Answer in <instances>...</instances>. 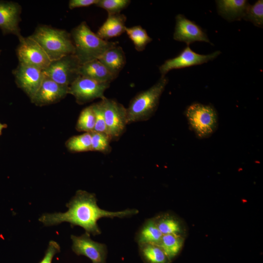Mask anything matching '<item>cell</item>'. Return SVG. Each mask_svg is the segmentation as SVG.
Here are the masks:
<instances>
[{
	"label": "cell",
	"instance_id": "6da1fadb",
	"mask_svg": "<svg viewBox=\"0 0 263 263\" xmlns=\"http://www.w3.org/2000/svg\"><path fill=\"white\" fill-rule=\"evenodd\" d=\"M66 207L68 209L64 213H44L38 220L45 226L68 222L72 226L82 227L86 233L94 236L101 233L97 225L99 219L104 217L122 218L138 212L135 209H127L116 212L102 209L97 205L94 194L82 190H78L76 192L75 195L66 204Z\"/></svg>",
	"mask_w": 263,
	"mask_h": 263
},
{
	"label": "cell",
	"instance_id": "7a4b0ae2",
	"mask_svg": "<svg viewBox=\"0 0 263 263\" xmlns=\"http://www.w3.org/2000/svg\"><path fill=\"white\" fill-rule=\"evenodd\" d=\"M70 34L75 48L74 55L80 65L98 59L107 50L118 43L101 38L85 21L73 28Z\"/></svg>",
	"mask_w": 263,
	"mask_h": 263
},
{
	"label": "cell",
	"instance_id": "3957f363",
	"mask_svg": "<svg viewBox=\"0 0 263 263\" xmlns=\"http://www.w3.org/2000/svg\"><path fill=\"white\" fill-rule=\"evenodd\" d=\"M29 37L41 46L51 61L75 54L71 34L64 30L39 25Z\"/></svg>",
	"mask_w": 263,
	"mask_h": 263
},
{
	"label": "cell",
	"instance_id": "277c9868",
	"mask_svg": "<svg viewBox=\"0 0 263 263\" xmlns=\"http://www.w3.org/2000/svg\"><path fill=\"white\" fill-rule=\"evenodd\" d=\"M168 81L166 75L161 76L151 87L138 93L131 99L126 108L128 124L146 121L152 116Z\"/></svg>",
	"mask_w": 263,
	"mask_h": 263
},
{
	"label": "cell",
	"instance_id": "5b68a950",
	"mask_svg": "<svg viewBox=\"0 0 263 263\" xmlns=\"http://www.w3.org/2000/svg\"><path fill=\"white\" fill-rule=\"evenodd\" d=\"M185 114L191 130L199 138L210 136L217 128V114L211 105L194 103L187 108Z\"/></svg>",
	"mask_w": 263,
	"mask_h": 263
},
{
	"label": "cell",
	"instance_id": "8992f818",
	"mask_svg": "<svg viewBox=\"0 0 263 263\" xmlns=\"http://www.w3.org/2000/svg\"><path fill=\"white\" fill-rule=\"evenodd\" d=\"M80 64L74 54L52 61L44 70L45 76L56 83L69 87L80 76Z\"/></svg>",
	"mask_w": 263,
	"mask_h": 263
},
{
	"label": "cell",
	"instance_id": "52a82bcc",
	"mask_svg": "<svg viewBox=\"0 0 263 263\" xmlns=\"http://www.w3.org/2000/svg\"><path fill=\"white\" fill-rule=\"evenodd\" d=\"M101 101L107 134L111 140H116L123 134L128 124L126 108L112 99L105 97Z\"/></svg>",
	"mask_w": 263,
	"mask_h": 263
},
{
	"label": "cell",
	"instance_id": "ba28073f",
	"mask_svg": "<svg viewBox=\"0 0 263 263\" xmlns=\"http://www.w3.org/2000/svg\"><path fill=\"white\" fill-rule=\"evenodd\" d=\"M110 84L80 75L69 87L68 94L73 95L76 103L82 105L96 98H105L104 93Z\"/></svg>",
	"mask_w": 263,
	"mask_h": 263
},
{
	"label": "cell",
	"instance_id": "9c48e42d",
	"mask_svg": "<svg viewBox=\"0 0 263 263\" xmlns=\"http://www.w3.org/2000/svg\"><path fill=\"white\" fill-rule=\"evenodd\" d=\"M17 54L19 63L42 70L45 69L51 61L41 46L29 37L19 38Z\"/></svg>",
	"mask_w": 263,
	"mask_h": 263
},
{
	"label": "cell",
	"instance_id": "30bf717a",
	"mask_svg": "<svg viewBox=\"0 0 263 263\" xmlns=\"http://www.w3.org/2000/svg\"><path fill=\"white\" fill-rule=\"evenodd\" d=\"M221 52L216 51L210 54L201 55L192 51L187 45L179 55L166 60L159 68L161 76H165L170 70L201 65L212 60Z\"/></svg>",
	"mask_w": 263,
	"mask_h": 263
},
{
	"label": "cell",
	"instance_id": "8fae6325",
	"mask_svg": "<svg viewBox=\"0 0 263 263\" xmlns=\"http://www.w3.org/2000/svg\"><path fill=\"white\" fill-rule=\"evenodd\" d=\"M72 250L77 255H84L93 263H106L107 247L105 244L92 240L89 233L80 236L72 235Z\"/></svg>",
	"mask_w": 263,
	"mask_h": 263
},
{
	"label": "cell",
	"instance_id": "7c38bea8",
	"mask_svg": "<svg viewBox=\"0 0 263 263\" xmlns=\"http://www.w3.org/2000/svg\"><path fill=\"white\" fill-rule=\"evenodd\" d=\"M13 74L17 86L20 88L30 99L39 89L44 77L43 70L20 63L14 70Z\"/></svg>",
	"mask_w": 263,
	"mask_h": 263
},
{
	"label": "cell",
	"instance_id": "4fadbf2b",
	"mask_svg": "<svg viewBox=\"0 0 263 263\" xmlns=\"http://www.w3.org/2000/svg\"><path fill=\"white\" fill-rule=\"evenodd\" d=\"M173 39L185 42L189 45L195 41L210 43L207 35L195 22L187 19L182 14L175 17Z\"/></svg>",
	"mask_w": 263,
	"mask_h": 263
},
{
	"label": "cell",
	"instance_id": "5bb4252c",
	"mask_svg": "<svg viewBox=\"0 0 263 263\" xmlns=\"http://www.w3.org/2000/svg\"><path fill=\"white\" fill-rule=\"evenodd\" d=\"M68 88L56 83L44 75L39 89L30 100L32 103L38 106L54 104L66 96Z\"/></svg>",
	"mask_w": 263,
	"mask_h": 263
},
{
	"label": "cell",
	"instance_id": "9a60e30c",
	"mask_svg": "<svg viewBox=\"0 0 263 263\" xmlns=\"http://www.w3.org/2000/svg\"><path fill=\"white\" fill-rule=\"evenodd\" d=\"M21 6L17 2L0 0V29L3 34H12L22 37L19 23Z\"/></svg>",
	"mask_w": 263,
	"mask_h": 263
},
{
	"label": "cell",
	"instance_id": "2e32d148",
	"mask_svg": "<svg viewBox=\"0 0 263 263\" xmlns=\"http://www.w3.org/2000/svg\"><path fill=\"white\" fill-rule=\"evenodd\" d=\"M216 3L219 14L230 22L243 19L249 4L245 0H219Z\"/></svg>",
	"mask_w": 263,
	"mask_h": 263
},
{
	"label": "cell",
	"instance_id": "e0dca14e",
	"mask_svg": "<svg viewBox=\"0 0 263 263\" xmlns=\"http://www.w3.org/2000/svg\"><path fill=\"white\" fill-rule=\"evenodd\" d=\"M126 19V16L121 13L108 15L107 19L98 30L97 35L106 40L120 36L125 32Z\"/></svg>",
	"mask_w": 263,
	"mask_h": 263
},
{
	"label": "cell",
	"instance_id": "ac0fdd59",
	"mask_svg": "<svg viewBox=\"0 0 263 263\" xmlns=\"http://www.w3.org/2000/svg\"><path fill=\"white\" fill-rule=\"evenodd\" d=\"M79 73L80 76L101 82L111 83L116 78L98 59L81 65Z\"/></svg>",
	"mask_w": 263,
	"mask_h": 263
},
{
	"label": "cell",
	"instance_id": "d6986e66",
	"mask_svg": "<svg viewBox=\"0 0 263 263\" xmlns=\"http://www.w3.org/2000/svg\"><path fill=\"white\" fill-rule=\"evenodd\" d=\"M98 59L116 77L126 63L125 53L118 45L107 50Z\"/></svg>",
	"mask_w": 263,
	"mask_h": 263
},
{
	"label": "cell",
	"instance_id": "ffe728a7",
	"mask_svg": "<svg viewBox=\"0 0 263 263\" xmlns=\"http://www.w3.org/2000/svg\"><path fill=\"white\" fill-rule=\"evenodd\" d=\"M162 236L154 218L150 219L145 222L139 230L136 241L139 245L151 244L159 245Z\"/></svg>",
	"mask_w": 263,
	"mask_h": 263
},
{
	"label": "cell",
	"instance_id": "44dd1931",
	"mask_svg": "<svg viewBox=\"0 0 263 263\" xmlns=\"http://www.w3.org/2000/svg\"><path fill=\"white\" fill-rule=\"evenodd\" d=\"M139 245L140 255L146 263H170L171 261L159 245L151 244Z\"/></svg>",
	"mask_w": 263,
	"mask_h": 263
},
{
	"label": "cell",
	"instance_id": "7402d4cb",
	"mask_svg": "<svg viewBox=\"0 0 263 263\" xmlns=\"http://www.w3.org/2000/svg\"><path fill=\"white\" fill-rule=\"evenodd\" d=\"M183 243L181 235L166 234L163 235L159 246L171 261L180 252Z\"/></svg>",
	"mask_w": 263,
	"mask_h": 263
},
{
	"label": "cell",
	"instance_id": "603a6c76",
	"mask_svg": "<svg viewBox=\"0 0 263 263\" xmlns=\"http://www.w3.org/2000/svg\"><path fill=\"white\" fill-rule=\"evenodd\" d=\"M125 33L133 42L135 50L138 52L143 51L147 45L152 41L147 31L139 25L126 27Z\"/></svg>",
	"mask_w": 263,
	"mask_h": 263
},
{
	"label": "cell",
	"instance_id": "cb8c5ba5",
	"mask_svg": "<svg viewBox=\"0 0 263 263\" xmlns=\"http://www.w3.org/2000/svg\"><path fill=\"white\" fill-rule=\"evenodd\" d=\"M154 219L159 230L163 235H181L182 230L181 225L174 216L165 214Z\"/></svg>",
	"mask_w": 263,
	"mask_h": 263
},
{
	"label": "cell",
	"instance_id": "d4e9b609",
	"mask_svg": "<svg viewBox=\"0 0 263 263\" xmlns=\"http://www.w3.org/2000/svg\"><path fill=\"white\" fill-rule=\"evenodd\" d=\"M68 150L72 152H81L92 151L91 132L73 136L65 142Z\"/></svg>",
	"mask_w": 263,
	"mask_h": 263
},
{
	"label": "cell",
	"instance_id": "484cf974",
	"mask_svg": "<svg viewBox=\"0 0 263 263\" xmlns=\"http://www.w3.org/2000/svg\"><path fill=\"white\" fill-rule=\"evenodd\" d=\"M95 122V115L90 105L80 112L77 119L75 129L78 132H90L94 131Z\"/></svg>",
	"mask_w": 263,
	"mask_h": 263
},
{
	"label": "cell",
	"instance_id": "4316f807",
	"mask_svg": "<svg viewBox=\"0 0 263 263\" xmlns=\"http://www.w3.org/2000/svg\"><path fill=\"white\" fill-rule=\"evenodd\" d=\"M243 19L251 22L254 25L262 27L263 25V0H257L254 4H249Z\"/></svg>",
	"mask_w": 263,
	"mask_h": 263
},
{
	"label": "cell",
	"instance_id": "83f0119b",
	"mask_svg": "<svg viewBox=\"0 0 263 263\" xmlns=\"http://www.w3.org/2000/svg\"><path fill=\"white\" fill-rule=\"evenodd\" d=\"M92 151H99L103 153H108L111 150L109 136L104 133L92 132Z\"/></svg>",
	"mask_w": 263,
	"mask_h": 263
},
{
	"label": "cell",
	"instance_id": "f1b7e54d",
	"mask_svg": "<svg viewBox=\"0 0 263 263\" xmlns=\"http://www.w3.org/2000/svg\"><path fill=\"white\" fill-rule=\"evenodd\" d=\"M130 0H98L96 6L107 11L108 15L120 14L130 4Z\"/></svg>",
	"mask_w": 263,
	"mask_h": 263
},
{
	"label": "cell",
	"instance_id": "f546056e",
	"mask_svg": "<svg viewBox=\"0 0 263 263\" xmlns=\"http://www.w3.org/2000/svg\"><path fill=\"white\" fill-rule=\"evenodd\" d=\"M95 115V126L93 132L104 133L107 134L106 125L102 102L91 105Z\"/></svg>",
	"mask_w": 263,
	"mask_h": 263
},
{
	"label": "cell",
	"instance_id": "4dcf8cb0",
	"mask_svg": "<svg viewBox=\"0 0 263 263\" xmlns=\"http://www.w3.org/2000/svg\"><path fill=\"white\" fill-rule=\"evenodd\" d=\"M60 251L59 244L55 241H50L44 256L39 263H52L55 255Z\"/></svg>",
	"mask_w": 263,
	"mask_h": 263
},
{
	"label": "cell",
	"instance_id": "1f68e13d",
	"mask_svg": "<svg viewBox=\"0 0 263 263\" xmlns=\"http://www.w3.org/2000/svg\"><path fill=\"white\" fill-rule=\"evenodd\" d=\"M98 0H70L69 2V8L73 9L75 8L88 7L95 4Z\"/></svg>",
	"mask_w": 263,
	"mask_h": 263
},
{
	"label": "cell",
	"instance_id": "d6a6232c",
	"mask_svg": "<svg viewBox=\"0 0 263 263\" xmlns=\"http://www.w3.org/2000/svg\"><path fill=\"white\" fill-rule=\"evenodd\" d=\"M7 125L5 123H2L0 122V136L2 133V131L3 129L7 128Z\"/></svg>",
	"mask_w": 263,
	"mask_h": 263
}]
</instances>
